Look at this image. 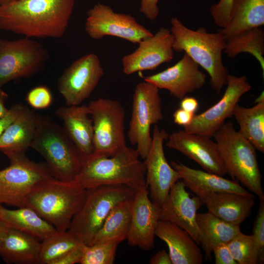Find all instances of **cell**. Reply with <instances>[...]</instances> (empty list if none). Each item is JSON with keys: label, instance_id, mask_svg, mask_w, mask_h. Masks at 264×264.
I'll use <instances>...</instances> for the list:
<instances>
[{"label": "cell", "instance_id": "6da1fadb", "mask_svg": "<svg viewBox=\"0 0 264 264\" xmlns=\"http://www.w3.org/2000/svg\"><path fill=\"white\" fill-rule=\"evenodd\" d=\"M75 0H17L0 5V29L26 37L60 38Z\"/></svg>", "mask_w": 264, "mask_h": 264}, {"label": "cell", "instance_id": "7a4b0ae2", "mask_svg": "<svg viewBox=\"0 0 264 264\" xmlns=\"http://www.w3.org/2000/svg\"><path fill=\"white\" fill-rule=\"evenodd\" d=\"M136 150L126 144L110 156H81V167L74 180L85 189L103 185H125L135 191L146 185V169Z\"/></svg>", "mask_w": 264, "mask_h": 264}, {"label": "cell", "instance_id": "3957f363", "mask_svg": "<svg viewBox=\"0 0 264 264\" xmlns=\"http://www.w3.org/2000/svg\"><path fill=\"white\" fill-rule=\"evenodd\" d=\"M170 23L173 50L183 52L204 68L210 76L211 87L217 93H220L226 85L229 75L222 59L226 44L224 36L219 31L208 32L203 27L191 29L177 17L172 18Z\"/></svg>", "mask_w": 264, "mask_h": 264}, {"label": "cell", "instance_id": "277c9868", "mask_svg": "<svg viewBox=\"0 0 264 264\" xmlns=\"http://www.w3.org/2000/svg\"><path fill=\"white\" fill-rule=\"evenodd\" d=\"M86 192L74 180L65 181L52 177L35 186L26 198L25 206L34 210L58 231L65 232L82 207Z\"/></svg>", "mask_w": 264, "mask_h": 264}, {"label": "cell", "instance_id": "5b68a950", "mask_svg": "<svg viewBox=\"0 0 264 264\" xmlns=\"http://www.w3.org/2000/svg\"><path fill=\"white\" fill-rule=\"evenodd\" d=\"M213 137L226 172L233 180L264 199L262 176L252 144L237 131L231 121L224 122Z\"/></svg>", "mask_w": 264, "mask_h": 264}, {"label": "cell", "instance_id": "8992f818", "mask_svg": "<svg viewBox=\"0 0 264 264\" xmlns=\"http://www.w3.org/2000/svg\"><path fill=\"white\" fill-rule=\"evenodd\" d=\"M30 148L44 158L53 177L62 181L75 179L81 167V156L64 128L48 116L37 114Z\"/></svg>", "mask_w": 264, "mask_h": 264}, {"label": "cell", "instance_id": "52a82bcc", "mask_svg": "<svg viewBox=\"0 0 264 264\" xmlns=\"http://www.w3.org/2000/svg\"><path fill=\"white\" fill-rule=\"evenodd\" d=\"M85 201L72 218L68 230L85 245L94 238L111 209L133 198L135 191L125 185H108L86 189Z\"/></svg>", "mask_w": 264, "mask_h": 264}, {"label": "cell", "instance_id": "ba28073f", "mask_svg": "<svg viewBox=\"0 0 264 264\" xmlns=\"http://www.w3.org/2000/svg\"><path fill=\"white\" fill-rule=\"evenodd\" d=\"M93 127L92 154L110 156L126 144L125 112L117 100L99 98L88 105Z\"/></svg>", "mask_w": 264, "mask_h": 264}, {"label": "cell", "instance_id": "9c48e42d", "mask_svg": "<svg viewBox=\"0 0 264 264\" xmlns=\"http://www.w3.org/2000/svg\"><path fill=\"white\" fill-rule=\"evenodd\" d=\"M163 118L159 89L145 81L138 83L133 94L128 136L131 144L136 146L139 156L144 159L152 141L151 127Z\"/></svg>", "mask_w": 264, "mask_h": 264}, {"label": "cell", "instance_id": "30bf717a", "mask_svg": "<svg viewBox=\"0 0 264 264\" xmlns=\"http://www.w3.org/2000/svg\"><path fill=\"white\" fill-rule=\"evenodd\" d=\"M49 58L48 51L30 38L7 40L0 37V87L41 71Z\"/></svg>", "mask_w": 264, "mask_h": 264}, {"label": "cell", "instance_id": "8fae6325", "mask_svg": "<svg viewBox=\"0 0 264 264\" xmlns=\"http://www.w3.org/2000/svg\"><path fill=\"white\" fill-rule=\"evenodd\" d=\"M10 165L0 171V205L21 207L39 182L52 177L45 163H37L25 155L9 159Z\"/></svg>", "mask_w": 264, "mask_h": 264}, {"label": "cell", "instance_id": "7c38bea8", "mask_svg": "<svg viewBox=\"0 0 264 264\" xmlns=\"http://www.w3.org/2000/svg\"><path fill=\"white\" fill-rule=\"evenodd\" d=\"M87 15L85 31L93 40L111 36L138 44L153 35L133 16L115 12L110 6L103 3L95 4L88 11Z\"/></svg>", "mask_w": 264, "mask_h": 264}, {"label": "cell", "instance_id": "4fadbf2b", "mask_svg": "<svg viewBox=\"0 0 264 264\" xmlns=\"http://www.w3.org/2000/svg\"><path fill=\"white\" fill-rule=\"evenodd\" d=\"M104 74L99 58L94 53L74 61L64 71L57 83L66 105H81L89 97Z\"/></svg>", "mask_w": 264, "mask_h": 264}, {"label": "cell", "instance_id": "5bb4252c", "mask_svg": "<svg viewBox=\"0 0 264 264\" xmlns=\"http://www.w3.org/2000/svg\"><path fill=\"white\" fill-rule=\"evenodd\" d=\"M169 134L155 125L152 141L144 163L146 169V182L150 199L159 208L163 204L173 185L181 179L179 174L169 164L165 155L163 142Z\"/></svg>", "mask_w": 264, "mask_h": 264}, {"label": "cell", "instance_id": "9a60e30c", "mask_svg": "<svg viewBox=\"0 0 264 264\" xmlns=\"http://www.w3.org/2000/svg\"><path fill=\"white\" fill-rule=\"evenodd\" d=\"M226 85L221 99L205 111L195 115L191 123L184 127V130L212 137L225 120L233 116L240 99L252 87L245 76L237 77L230 74L228 75Z\"/></svg>", "mask_w": 264, "mask_h": 264}, {"label": "cell", "instance_id": "2e32d148", "mask_svg": "<svg viewBox=\"0 0 264 264\" xmlns=\"http://www.w3.org/2000/svg\"><path fill=\"white\" fill-rule=\"evenodd\" d=\"M173 36L170 29L161 27L152 36L141 41L137 48L122 59L123 71L129 75L144 70L155 69L174 57Z\"/></svg>", "mask_w": 264, "mask_h": 264}, {"label": "cell", "instance_id": "e0dca14e", "mask_svg": "<svg viewBox=\"0 0 264 264\" xmlns=\"http://www.w3.org/2000/svg\"><path fill=\"white\" fill-rule=\"evenodd\" d=\"M199 66L184 53L174 65L157 73L146 76L144 81L153 84L159 89L168 90L172 96L181 100L204 85L206 76L199 69Z\"/></svg>", "mask_w": 264, "mask_h": 264}, {"label": "cell", "instance_id": "ac0fdd59", "mask_svg": "<svg viewBox=\"0 0 264 264\" xmlns=\"http://www.w3.org/2000/svg\"><path fill=\"white\" fill-rule=\"evenodd\" d=\"M181 179L173 185L160 207V220L170 222L184 229L199 245L197 215L203 203L197 196L191 197Z\"/></svg>", "mask_w": 264, "mask_h": 264}, {"label": "cell", "instance_id": "d6986e66", "mask_svg": "<svg viewBox=\"0 0 264 264\" xmlns=\"http://www.w3.org/2000/svg\"><path fill=\"white\" fill-rule=\"evenodd\" d=\"M211 137L179 130L169 134L166 146L194 160L206 171L226 174L216 142Z\"/></svg>", "mask_w": 264, "mask_h": 264}, {"label": "cell", "instance_id": "ffe728a7", "mask_svg": "<svg viewBox=\"0 0 264 264\" xmlns=\"http://www.w3.org/2000/svg\"><path fill=\"white\" fill-rule=\"evenodd\" d=\"M147 186L135 191L132 201V218L128 243L150 251L154 247L155 230L160 208L153 203Z\"/></svg>", "mask_w": 264, "mask_h": 264}, {"label": "cell", "instance_id": "44dd1931", "mask_svg": "<svg viewBox=\"0 0 264 264\" xmlns=\"http://www.w3.org/2000/svg\"><path fill=\"white\" fill-rule=\"evenodd\" d=\"M198 197L209 213L227 222L239 225L250 215L255 198L253 194L230 192H214Z\"/></svg>", "mask_w": 264, "mask_h": 264}, {"label": "cell", "instance_id": "7402d4cb", "mask_svg": "<svg viewBox=\"0 0 264 264\" xmlns=\"http://www.w3.org/2000/svg\"><path fill=\"white\" fill-rule=\"evenodd\" d=\"M63 122L64 129L80 156L93 154V127L88 105L62 106L55 111Z\"/></svg>", "mask_w": 264, "mask_h": 264}, {"label": "cell", "instance_id": "603a6c76", "mask_svg": "<svg viewBox=\"0 0 264 264\" xmlns=\"http://www.w3.org/2000/svg\"><path fill=\"white\" fill-rule=\"evenodd\" d=\"M155 236L168 246L173 264H201L203 257L198 244L190 234L179 226L159 220Z\"/></svg>", "mask_w": 264, "mask_h": 264}, {"label": "cell", "instance_id": "cb8c5ba5", "mask_svg": "<svg viewBox=\"0 0 264 264\" xmlns=\"http://www.w3.org/2000/svg\"><path fill=\"white\" fill-rule=\"evenodd\" d=\"M171 166L176 170L186 187L197 196L219 192H230L244 195H251L236 180L222 176L190 168L178 161H172Z\"/></svg>", "mask_w": 264, "mask_h": 264}, {"label": "cell", "instance_id": "d4e9b609", "mask_svg": "<svg viewBox=\"0 0 264 264\" xmlns=\"http://www.w3.org/2000/svg\"><path fill=\"white\" fill-rule=\"evenodd\" d=\"M37 114L25 107L0 137V150L9 159L25 155L30 147L36 126Z\"/></svg>", "mask_w": 264, "mask_h": 264}, {"label": "cell", "instance_id": "484cf974", "mask_svg": "<svg viewBox=\"0 0 264 264\" xmlns=\"http://www.w3.org/2000/svg\"><path fill=\"white\" fill-rule=\"evenodd\" d=\"M37 238L9 228L0 248V256L9 264H39L41 242Z\"/></svg>", "mask_w": 264, "mask_h": 264}, {"label": "cell", "instance_id": "4316f807", "mask_svg": "<svg viewBox=\"0 0 264 264\" xmlns=\"http://www.w3.org/2000/svg\"><path fill=\"white\" fill-rule=\"evenodd\" d=\"M264 25V0H233L227 25L220 29L226 40Z\"/></svg>", "mask_w": 264, "mask_h": 264}, {"label": "cell", "instance_id": "83f0119b", "mask_svg": "<svg viewBox=\"0 0 264 264\" xmlns=\"http://www.w3.org/2000/svg\"><path fill=\"white\" fill-rule=\"evenodd\" d=\"M197 222L200 232L199 244L208 260L216 246L228 243L241 231L240 225L227 222L209 212L197 213Z\"/></svg>", "mask_w": 264, "mask_h": 264}, {"label": "cell", "instance_id": "f1b7e54d", "mask_svg": "<svg viewBox=\"0 0 264 264\" xmlns=\"http://www.w3.org/2000/svg\"><path fill=\"white\" fill-rule=\"evenodd\" d=\"M0 220L10 228L43 240L57 230L28 206L11 210L0 205Z\"/></svg>", "mask_w": 264, "mask_h": 264}, {"label": "cell", "instance_id": "f546056e", "mask_svg": "<svg viewBox=\"0 0 264 264\" xmlns=\"http://www.w3.org/2000/svg\"><path fill=\"white\" fill-rule=\"evenodd\" d=\"M132 199L121 201L111 209L95 235L92 244L105 242L118 244L127 240L131 223Z\"/></svg>", "mask_w": 264, "mask_h": 264}, {"label": "cell", "instance_id": "4dcf8cb0", "mask_svg": "<svg viewBox=\"0 0 264 264\" xmlns=\"http://www.w3.org/2000/svg\"><path fill=\"white\" fill-rule=\"evenodd\" d=\"M233 116L240 126L239 132L256 150L264 153V101L257 103L251 108H245L237 104Z\"/></svg>", "mask_w": 264, "mask_h": 264}, {"label": "cell", "instance_id": "1f68e13d", "mask_svg": "<svg viewBox=\"0 0 264 264\" xmlns=\"http://www.w3.org/2000/svg\"><path fill=\"white\" fill-rule=\"evenodd\" d=\"M224 51L230 58L248 53L259 62L264 72V31L261 27L244 31L226 40Z\"/></svg>", "mask_w": 264, "mask_h": 264}, {"label": "cell", "instance_id": "d6a6232c", "mask_svg": "<svg viewBox=\"0 0 264 264\" xmlns=\"http://www.w3.org/2000/svg\"><path fill=\"white\" fill-rule=\"evenodd\" d=\"M84 244L72 232L57 231L41 242L39 264H52L72 250Z\"/></svg>", "mask_w": 264, "mask_h": 264}, {"label": "cell", "instance_id": "836d02e7", "mask_svg": "<svg viewBox=\"0 0 264 264\" xmlns=\"http://www.w3.org/2000/svg\"><path fill=\"white\" fill-rule=\"evenodd\" d=\"M227 245L237 264L258 263V251L252 235L244 234L241 231L227 243Z\"/></svg>", "mask_w": 264, "mask_h": 264}, {"label": "cell", "instance_id": "e575fe53", "mask_svg": "<svg viewBox=\"0 0 264 264\" xmlns=\"http://www.w3.org/2000/svg\"><path fill=\"white\" fill-rule=\"evenodd\" d=\"M118 244L96 243L84 245L81 264H112L116 255Z\"/></svg>", "mask_w": 264, "mask_h": 264}, {"label": "cell", "instance_id": "d590c367", "mask_svg": "<svg viewBox=\"0 0 264 264\" xmlns=\"http://www.w3.org/2000/svg\"><path fill=\"white\" fill-rule=\"evenodd\" d=\"M26 100L32 108L42 110L46 109L51 105L53 97L48 87L41 85L29 90L26 95Z\"/></svg>", "mask_w": 264, "mask_h": 264}, {"label": "cell", "instance_id": "8d00e7d4", "mask_svg": "<svg viewBox=\"0 0 264 264\" xmlns=\"http://www.w3.org/2000/svg\"><path fill=\"white\" fill-rule=\"evenodd\" d=\"M259 254L258 263L264 261V199H260V206L254 222L252 234Z\"/></svg>", "mask_w": 264, "mask_h": 264}, {"label": "cell", "instance_id": "74e56055", "mask_svg": "<svg viewBox=\"0 0 264 264\" xmlns=\"http://www.w3.org/2000/svg\"><path fill=\"white\" fill-rule=\"evenodd\" d=\"M233 2V0H220L210 7L214 22L220 28H224L229 22Z\"/></svg>", "mask_w": 264, "mask_h": 264}, {"label": "cell", "instance_id": "f35d334b", "mask_svg": "<svg viewBox=\"0 0 264 264\" xmlns=\"http://www.w3.org/2000/svg\"><path fill=\"white\" fill-rule=\"evenodd\" d=\"M213 252L216 264H237L233 258L227 243H221L216 246Z\"/></svg>", "mask_w": 264, "mask_h": 264}, {"label": "cell", "instance_id": "ab89813d", "mask_svg": "<svg viewBox=\"0 0 264 264\" xmlns=\"http://www.w3.org/2000/svg\"><path fill=\"white\" fill-rule=\"evenodd\" d=\"M25 106L16 104L9 109L7 113L0 118V137L7 128L17 118L24 109Z\"/></svg>", "mask_w": 264, "mask_h": 264}, {"label": "cell", "instance_id": "60d3db41", "mask_svg": "<svg viewBox=\"0 0 264 264\" xmlns=\"http://www.w3.org/2000/svg\"><path fill=\"white\" fill-rule=\"evenodd\" d=\"M159 0H141L139 11L151 21L156 20L159 13Z\"/></svg>", "mask_w": 264, "mask_h": 264}, {"label": "cell", "instance_id": "b9f144b4", "mask_svg": "<svg viewBox=\"0 0 264 264\" xmlns=\"http://www.w3.org/2000/svg\"><path fill=\"white\" fill-rule=\"evenodd\" d=\"M83 244L56 260L52 264H80L83 256Z\"/></svg>", "mask_w": 264, "mask_h": 264}, {"label": "cell", "instance_id": "7bdbcfd3", "mask_svg": "<svg viewBox=\"0 0 264 264\" xmlns=\"http://www.w3.org/2000/svg\"><path fill=\"white\" fill-rule=\"evenodd\" d=\"M173 116L176 124L185 127L191 123L195 114L179 108L174 112Z\"/></svg>", "mask_w": 264, "mask_h": 264}, {"label": "cell", "instance_id": "ee69618b", "mask_svg": "<svg viewBox=\"0 0 264 264\" xmlns=\"http://www.w3.org/2000/svg\"><path fill=\"white\" fill-rule=\"evenodd\" d=\"M180 100V108L193 113L196 112L198 109V103L195 98L186 96Z\"/></svg>", "mask_w": 264, "mask_h": 264}, {"label": "cell", "instance_id": "f6af8a7d", "mask_svg": "<svg viewBox=\"0 0 264 264\" xmlns=\"http://www.w3.org/2000/svg\"><path fill=\"white\" fill-rule=\"evenodd\" d=\"M150 264H173L170 256L165 250L158 251L151 258Z\"/></svg>", "mask_w": 264, "mask_h": 264}, {"label": "cell", "instance_id": "bcb514c9", "mask_svg": "<svg viewBox=\"0 0 264 264\" xmlns=\"http://www.w3.org/2000/svg\"><path fill=\"white\" fill-rule=\"evenodd\" d=\"M8 97L7 94L0 87V118L5 116L9 109L5 106V101Z\"/></svg>", "mask_w": 264, "mask_h": 264}, {"label": "cell", "instance_id": "7dc6e473", "mask_svg": "<svg viewBox=\"0 0 264 264\" xmlns=\"http://www.w3.org/2000/svg\"><path fill=\"white\" fill-rule=\"evenodd\" d=\"M9 229L8 226L0 220V248Z\"/></svg>", "mask_w": 264, "mask_h": 264}, {"label": "cell", "instance_id": "c3c4849f", "mask_svg": "<svg viewBox=\"0 0 264 264\" xmlns=\"http://www.w3.org/2000/svg\"><path fill=\"white\" fill-rule=\"evenodd\" d=\"M264 101V92L261 93L260 96L256 99L255 103H259Z\"/></svg>", "mask_w": 264, "mask_h": 264}, {"label": "cell", "instance_id": "681fc988", "mask_svg": "<svg viewBox=\"0 0 264 264\" xmlns=\"http://www.w3.org/2000/svg\"><path fill=\"white\" fill-rule=\"evenodd\" d=\"M17 0H0V5L11 2Z\"/></svg>", "mask_w": 264, "mask_h": 264}]
</instances>
